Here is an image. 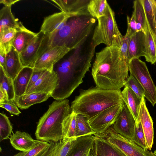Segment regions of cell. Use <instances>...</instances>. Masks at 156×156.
<instances>
[{
  "label": "cell",
  "mask_w": 156,
  "mask_h": 156,
  "mask_svg": "<svg viewBox=\"0 0 156 156\" xmlns=\"http://www.w3.org/2000/svg\"><path fill=\"white\" fill-rule=\"evenodd\" d=\"M83 46L54 67L59 77V84L51 97L56 100L62 101L69 97L83 82L85 74L89 71L95 47L92 43L87 48Z\"/></svg>",
  "instance_id": "1"
},
{
  "label": "cell",
  "mask_w": 156,
  "mask_h": 156,
  "mask_svg": "<svg viewBox=\"0 0 156 156\" xmlns=\"http://www.w3.org/2000/svg\"><path fill=\"white\" fill-rule=\"evenodd\" d=\"M129 62L117 47H106L97 52L92 69L96 86L105 90H120L129 76Z\"/></svg>",
  "instance_id": "2"
},
{
  "label": "cell",
  "mask_w": 156,
  "mask_h": 156,
  "mask_svg": "<svg viewBox=\"0 0 156 156\" xmlns=\"http://www.w3.org/2000/svg\"><path fill=\"white\" fill-rule=\"evenodd\" d=\"M96 20L90 14L69 18L61 29L44 35L37 59L43 53L55 47H65L71 51L83 45L93 30Z\"/></svg>",
  "instance_id": "3"
},
{
  "label": "cell",
  "mask_w": 156,
  "mask_h": 156,
  "mask_svg": "<svg viewBox=\"0 0 156 156\" xmlns=\"http://www.w3.org/2000/svg\"><path fill=\"white\" fill-rule=\"evenodd\" d=\"M124 102L120 90H105L96 86L80 90L70 106L71 111L89 119L105 109Z\"/></svg>",
  "instance_id": "4"
},
{
  "label": "cell",
  "mask_w": 156,
  "mask_h": 156,
  "mask_svg": "<svg viewBox=\"0 0 156 156\" xmlns=\"http://www.w3.org/2000/svg\"><path fill=\"white\" fill-rule=\"evenodd\" d=\"M71 112L68 99L54 101L37 122L35 134L36 138L48 142L62 140L63 122Z\"/></svg>",
  "instance_id": "5"
},
{
  "label": "cell",
  "mask_w": 156,
  "mask_h": 156,
  "mask_svg": "<svg viewBox=\"0 0 156 156\" xmlns=\"http://www.w3.org/2000/svg\"><path fill=\"white\" fill-rule=\"evenodd\" d=\"M123 36L118 27L114 12L108 4L105 15L98 19L92 42L95 47L104 44L106 47H117L120 48Z\"/></svg>",
  "instance_id": "6"
},
{
  "label": "cell",
  "mask_w": 156,
  "mask_h": 156,
  "mask_svg": "<svg viewBox=\"0 0 156 156\" xmlns=\"http://www.w3.org/2000/svg\"><path fill=\"white\" fill-rule=\"evenodd\" d=\"M130 74L140 82L144 89L145 97L154 106L156 104V87L145 63L139 58H134L129 62Z\"/></svg>",
  "instance_id": "7"
},
{
  "label": "cell",
  "mask_w": 156,
  "mask_h": 156,
  "mask_svg": "<svg viewBox=\"0 0 156 156\" xmlns=\"http://www.w3.org/2000/svg\"><path fill=\"white\" fill-rule=\"evenodd\" d=\"M97 134L117 147L126 156H156L154 152L142 148L116 133L112 126L105 132Z\"/></svg>",
  "instance_id": "8"
},
{
  "label": "cell",
  "mask_w": 156,
  "mask_h": 156,
  "mask_svg": "<svg viewBox=\"0 0 156 156\" xmlns=\"http://www.w3.org/2000/svg\"><path fill=\"white\" fill-rule=\"evenodd\" d=\"M124 102L110 107L89 119V123L96 134L102 133L112 126L121 112Z\"/></svg>",
  "instance_id": "9"
},
{
  "label": "cell",
  "mask_w": 156,
  "mask_h": 156,
  "mask_svg": "<svg viewBox=\"0 0 156 156\" xmlns=\"http://www.w3.org/2000/svg\"><path fill=\"white\" fill-rule=\"evenodd\" d=\"M135 125V119L124 103L121 112L112 125L116 133L127 139L131 140Z\"/></svg>",
  "instance_id": "10"
},
{
  "label": "cell",
  "mask_w": 156,
  "mask_h": 156,
  "mask_svg": "<svg viewBox=\"0 0 156 156\" xmlns=\"http://www.w3.org/2000/svg\"><path fill=\"white\" fill-rule=\"evenodd\" d=\"M59 84V77L54 67L47 69L25 94L43 92L51 95Z\"/></svg>",
  "instance_id": "11"
},
{
  "label": "cell",
  "mask_w": 156,
  "mask_h": 156,
  "mask_svg": "<svg viewBox=\"0 0 156 156\" xmlns=\"http://www.w3.org/2000/svg\"><path fill=\"white\" fill-rule=\"evenodd\" d=\"M68 48L64 46L54 47L41 54L37 60L34 68L49 69L68 52Z\"/></svg>",
  "instance_id": "12"
},
{
  "label": "cell",
  "mask_w": 156,
  "mask_h": 156,
  "mask_svg": "<svg viewBox=\"0 0 156 156\" xmlns=\"http://www.w3.org/2000/svg\"><path fill=\"white\" fill-rule=\"evenodd\" d=\"M90 0H52L62 12L71 17L90 14L87 10Z\"/></svg>",
  "instance_id": "13"
},
{
  "label": "cell",
  "mask_w": 156,
  "mask_h": 156,
  "mask_svg": "<svg viewBox=\"0 0 156 156\" xmlns=\"http://www.w3.org/2000/svg\"><path fill=\"white\" fill-rule=\"evenodd\" d=\"M44 35L42 32L40 31L26 48L19 54L23 67L34 68L38 51Z\"/></svg>",
  "instance_id": "14"
},
{
  "label": "cell",
  "mask_w": 156,
  "mask_h": 156,
  "mask_svg": "<svg viewBox=\"0 0 156 156\" xmlns=\"http://www.w3.org/2000/svg\"><path fill=\"white\" fill-rule=\"evenodd\" d=\"M144 98H142L139 117L144 135L147 149L151 151L154 141L153 123L146 106Z\"/></svg>",
  "instance_id": "15"
},
{
  "label": "cell",
  "mask_w": 156,
  "mask_h": 156,
  "mask_svg": "<svg viewBox=\"0 0 156 156\" xmlns=\"http://www.w3.org/2000/svg\"><path fill=\"white\" fill-rule=\"evenodd\" d=\"M70 17L62 11L47 16L44 19L40 31L44 35L54 33L64 27Z\"/></svg>",
  "instance_id": "16"
},
{
  "label": "cell",
  "mask_w": 156,
  "mask_h": 156,
  "mask_svg": "<svg viewBox=\"0 0 156 156\" xmlns=\"http://www.w3.org/2000/svg\"><path fill=\"white\" fill-rule=\"evenodd\" d=\"M10 143L16 150L21 152L27 151L38 144L40 140H35L25 132L16 131L9 137Z\"/></svg>",
  "instance_id": "17"
},
{
  "label": "cell",
  "mask_w": 156,
  "mask_h": 156,
  "mask_svg": "<svg viewBox=\"0 0 156 156\" xmlns=\"http://www.w3.org/2000/svg\"><path fill=\"white\" fill-rule=\"evenodd\" d=\"M121 94L124 103L133 115L136 125H137L140 122L139 114L142 99L127 86L125 87L121 91Z\"/></svg>",
  "instance_id": "18"
},
{
  "label": "cell",
  "mask_w": 156,
  "mask_h": 156,
  "mask_svg": "<svg viewBox=\"0 0 156 156\" xmlns=\"http://www.w3.org/2000/svg\"><path fill=\"white\" fill-rule=\"evenodd\" d=\"M94 135L96 156H126L121 150L106 139L96 133Z\"/></svg>",
  "instance_id": "19"
},
{
  "label": "cell",
  "mask_w": 156,
  "mask_h": 156,
  "mask_svg": "<svg viewBox=\"0 0 156 156\" xmlns=\"http://www.w3.org/2000/svg\"><path fill=\"white\" fill-rule=\"evenodd\" d=\"M145 32L141 30L136 32L131 37L128 48V58L144 56Z\"/></svg>",
  "instance_id": "20"
},
{
  "label": "cell",
  "mask_w": 156,
  "mask_h": 156,
  "mask_svg": "<svg viewBox=\"0 0 156 156\" xmlns=\"http://www.w3.org/2000/svg\"><path fill=\"white\" fill-rule=\"evenodd\" d=\"M51 95L45 93L35 92L24 94L16 98L14 101L21 109H28L32 105L46 101Z\"/></svg>",
  "instance_id": "21"
},
{
  "label": "cell",
  "mask_w": 156,
  "mask_h": 156,
  "mask_svg": "<svg viewBox=\"0 0 156 156\" xmlns=\"http://www.w3.org/2000/svg\"><path fill=\"white\" fill-rule=\"evenodd\" d=\"M94 136L86 135L77 137L73 141L67 156H83L94 145Z\"/></svg>",
  "instance_id": "22"
},
{
  "label": "cell",
  "mask_w": 156,
  "mask_h": 156,
  "mask_svg": "<svg viewBox=\"0 0 156 156\" xmlns=\"http://www.w3.org/2000/svg\"><path fill=\"white\" fill-rule=\"evenodd\" d=\"M33 69L34 68L24 67L13 80L15 99L25 94Z\"/></svg>",
  "instance_id": "23"
},
{
  "label": "cell",
  "mask_w": 156,
  "mask_h": 156,
  "mask_svg": "<svg viewBox=\"0 0 156 156\" xmlns=\"http://www.w3.org/2000/svg\"><path fill=\"white\" fill-rule=\"evenodd\" d=\"M37 34L27 29L21 23L17 30L13 46L20 54L26 48Z\"/></svg>",
  "instance_id": "24"
},
{
  "label": "cell",
  "mask_w": 156,
  "mask_h": 156,
  "mask_svg": "<svg viewBox=\"0 0 156 156\" xmlns=\"http://www.w3.org/2000/svg\"><path fill=\"white\" fill-rule=\"evenodd\" d=\"M23 67L19 53L12 46L6 55V74L13 80Z\"/></svg>",
  "instance_id": "25"
},
{
  "label": "cell",
  "mask_w": 156,
  "mask_h": 156,
  "mask_svg": "<svg viewBox=\"0 0 156 156\" xmlns=\"http://www.w3.org/2000/svg\"><path fill=\"white\" fill-rule=\"evenodd\" d=\"M144 57L146 61L152 64L156 62V43L148 24L145 30Z\"/></svg>",
  "instance_id": "26"
},
{
  "label": "cell",
  "mask_w": 156,
  "mask_h": 156,
  "mask_svg": "<svg viewBox=\"0 0 156 156\" xmlns=\"http://www.w3.org/2000/svg\"><path fill=\"white\" fill-rule=\"evenodd\" d=\"M21 23L18 22L12 13L11 7L4 6L0 10V30L10 27L17 29Z\"/></svg>",
  "instance_id": "27"
},
{
  "label": "cell",
  "mask_w": 156,
  "mask_h": 156,
  "mask_svg": "<svg viewBox=\"0 0 156 156\" xmlns=\"http://www.w3.org/2000/svg\"><path fill=\"white\" fill-rule=\"evenodd\" d=\"M17 29L7 27L0 30V49L6 54L13 46Z\"/></svg>",
  "instance_id": "28"
},
{
  "label": "cell",
  "mask_w": 156,
  "mask_h": 156,
  "mask_svg": "<svg viewBox=\"0 0 156 156\" xmlns=\"http://www.w3.org/2000/svg\"><path fill=\"white\" fill-rule=\"evenodd\" d=\"M95 133L89 123V119L85 115L77 114L75 137L77 138L86 135H94Z\"/></svg>",
  "instance_id": "29"
},
{
  "label": "cell",
  "mask_w": 156,
  "mask_h": 156,
  "mask_svg": "<svg viewBox=\"0 0 156 156\" xmlns=\"http://www.w3.org/2000/svg\"><path fill=\"white\" fill-rule=\"evenodd\" d=\"M76 116V113L71 111L64 119L62 124L63 138L75 137Z\"/></svg>",
  "instance_id": "30"
},
{
  "label": "cell",
  "mask_w": 156,
  "mask_h": 156,
  "mask_svg": "<svg viewBox=\"0 0 156 156\" xmlns=\"http://www.w3.org/2000/svg\"><path fill=\"white\" fill-rule=\"evenodd\" d=\"M108 3L106 0H90L87 7L89 14L98 19L105 14Z\"/></svg>",
  "instance_id": "31"
},
{
  "label": "cell",
  "mask_w": 156,
  "mask_h": 156,
  "mask_svg": "<svg viewBox=\"0 0 156 156\" xmlns=\"http://www.w3.org/2000/svg\"><path fill=\"white\" fill-rule=\"evenodd\" d=\"M147 22L156 43V26L151 0H142Z\"/></svg>",
  "instance_id": "32"
},
{
  "label": "cell",
  "mask_w": 156,
  "mask_h": 156,
  "mask_svg": "<svg viewBox=\"0 0 156 156\" xmlns=\"http://www.w3.org/2000/svg\"><path fill=\"white\" fill-rule=\"evenodd\" d=\"M0 87L7 92L9 100L14 101L15 95L12 80L6 73L3 68L0 66Z\"/></svg>",
  "instance_id": "33"
},
{
  "label": "cell",
  "mask_w": 156,
  "mask_h": 156,
  "mask_svg": "<svg viewBox=\"0 0 156 156\" xmlns=\"http://www.w3.org/2000/svg\"><path fill=\"white\" fill-rule=\"evenodd\" d=\"M134 10L133 13L136 23H140L145 31L147 23L145 11L142 0H136L133 1Z\"/></svg>",
  "instance_id": "34"
},
{
  "label": "cell",
  "mask_w": 156,
  "mask_h": 156,
  "mask_svg": "<svg viewBox=\"0 0 156 156\" xmlns=\"http://www.w3.org/2000/svg\"><path fill=\"white\" fill-rule=\"evenodd\" d=\"M12 126L9 118L4 113H0V141L9 138Z\"/></svg>",
  "instance_id": "35"
},
{
  "label": "cell",
  "mask_w": 156,
  "mask_h": 156,
  "mask_svg": "<svg viewBox=\"0 0 156 156\" xmlns=\"http://www.w3.org/2000/svg\"><path fill=\"white\" fill-rule=\"evenodd\" d=\"M50 145L49 142L40 141L38 144L30 150L18 153L14 156H40L47 150Z\"/></svg>",
  "instance_id": "36"
},
{
  "label": "cell",
  "mask_w": 156,
  "mask_h": 156,
  "mask_svg": "<svg viewBox=\"0 0 156 156\" xmlns=\"http://www.w3.org/2000/svg\"><path fill=\"white\" fill-rule=\"evenodd\" d=\"M129 87L140 98L145 97V91L138 81L133 76L130 75L126 81L124 87Z\"/></svg>",
  "instance_id": "37"
},
{
  "label": "cell",
  "mask_w": 156,
  "mask_h": 156,
  "mask_svg": "<svg viewBox=\"0 0 156 156\" xmlns=\"http://www.w3.org/2000/svg\"><path fill=\"white\" fill-rule=\"evenodd\" d=\"M131 140L142 148L148 150L144 135L140 121L138 125H135L133 135Z\"/></svg>",
  "instance_id": "38"
},
{
  "label": "cell",
  "mask_w": 156,
  "mask_h": 156,
  "mask_svg": "<svg viewBox=\"0 0 156 156\" xmlns=\"http://www.w3.org/2000/svg\"><path fill=\"white\" fill-rule=\"evenodd\" d=\"M76 137L63 138L55 156H67Z\"/></svg>",
  "instance_id": "39"
},
{
  "label": "cell",
  "mask_w": 156,
  "mask_h": 156,
  "mask_svg": "<svg viewBox=\"0 0 156 156\" xmlns=\"http://www.w3.org/2000/svg\"><path fill=\"white\" fill-rule=\"evenodd\" d=\"M0 107L6 109L11 114L18 115L21 113L13 100H8L0 103Z\"/></svg>",
  "instance_id": "40"
},
{
  "label": "cell",
  "mask_w": 156,
  "mask_h": 156,
  "mask_svg": "<svg viewBox=\"0 0 156 156\" xmlns=\"http://www.w3.org/2000/svg\"><path fill=\"white\" fill-rule=\"evenodd\" d=\"M50 145L47 150L40 156H55L60 147L61 141L49 142Z\"/></svg>",
  "instance_id": "41"
},
{
  "label": "cell",
  "mask_w": 156,
  "mask_h": 156,
  "mask_svg": "<svg viewBox=\"0 0 156 156\" xmlns=\"http://www.w3.org/2000/svg\"><path fill=\"white\" fill-rule=\"evenodd\" d=\"M47 70L46 69L34 68L33 71L26 91L33 86Z\"/></svg>",
  "instance_id": "42"
},
{
  "label": "cell",
  "mask_w": 156,
  "mask_h": 156,
  "mask_svg": "<svg viewBox=\"0 0 156 156\" xmlns=\"http://www.w3.org/2000/svg\"><path fill=\"white\" fill-rule=\"evenodd\" d=\"M131 36L129 33L127 31L126 34L123 36L122 45L120 48L121 51L124 57L128 60V48Z\"/></svg>",
  "instance_id": "43"
},
{
  "label": "cell",
  "mask_w": 156,
  "mask_h": 156,
  "mask_svg": "<svg viewBox=\"0 0 156 156\" xmlns=\"http://www.w3.org/2000/svg\"><path fill=\"white\" fill-rule=\"evenodd\" d=\"M127 28L128 31L132 36L137 32L136 29V22L134 16L132 14L131 18L127 16Z\"/></svg>",
  "instance_id": "44"
},
{
  "label": "cell",
  "mask_w": 156,
  "mask_h": 156,
  "mask_svg": "<svg viewBox=\"0 0 156 156\" xmlns=\"http://www.w3.org/2000/svg\"><path fill=\"white\" fill-rule=\"evenodd\" d=\"M6 55L5 52L0 49V66L3 68L6 73Z\"/></svg>",
  "instance_id": "45"
},
{
  "label": "cell",
  "mask_w": 156,
  "mask_h": 156,
  "mask_svg": "<svg viewBox=\"0 0 156 156\" xmlns=\"http://www.w3.org/2000/svg\"><path fill=\"white\" fill-rule=\"evenodd\" d=\"M9 100L8 96L6 91L0 87V103Z\"/></svg>",
  "instance_id": "46"
},
{
  "label": "cell",
  "mask_w": 156,
  "mask_h": 156,
  "mask_svg": "<svg viewBox=\"0 0 156 156\" xmlns=\"http://www.w3.org/2000/svg\"><path fill=\"white\" fill-rule=\"evenodd\" d=\"M20 1L19 0H1L0 3L4 5L5 6L11 7L13 4Z\"/></svg>",
  "instance_id": "47"
},
{
  "label": "cell",
  "mask_w": 156,
  "mask_h": 156,
  "mask_svg": "<svg viewBox=\"0 0 156 156\" xmlns=\"http://www.w3.org/2000/svg\"><path fill=\"white\" fill-rule=\"evenodd\" d=\"M156 26V0H151Z\"/></svg>",
  "instance_id": "48"
},
{
  "label": "cell",
  "mask_w": 156,
  "mask_h": 156,
  "mask_svg": "<svg viewBox=\"0 0 156 156\" xmlns=\"http://www.w3.org/2000/svg\"><path fill=\"white\" fill-rule=\"evenodd\" d=\"M89 156H96L94 144L90 150V155Z\"/></svg>",
  "instance_id": "49"
},
{
  "label": "cell",
  "mask_w": 156,
  "mask_h": 156,
  "mask_svg": "<svg viewBox=\"0 0 156 156\" xmlns=\"http://www.w3.org/2000/svg\"><path fill=\"white\" fill-rule=\"evenodd\" d=\"M136 29L137 32L142 30L145 32L143 29L141 24L139 23H136Z\"/></svg>",
  "instance_id": "50"
},
{
  "label": "cell",
  "mask_w": 156,
  "mask_h": 156,
  "mask_svg": "<svg viewBox=\"0 0 156 156\" xmlns=\"http://www.w3.org/2000/svg\"><path fill=\"white\" fill-rule=\"evenodd\" d=\"M89 150L84 154L83 156H89L90 155V150Z\"/></svg>",
  "instance_id": "51"
},
{
  "label": "cell",
  "mask_w": 156,
  "mask_h": 156,
  "mask_svg": "<svg viewBox=\"0 0 156 156\" xmlns=\"http://www.w3.org/2000/svg\"><path fill=\"white\" fill-rule=\"evenodd\" d=\"M154 153L155 155V156H156V150H155L154 152Z\"/></svg>",
  "instance_id": "52"
}]
</instances>
